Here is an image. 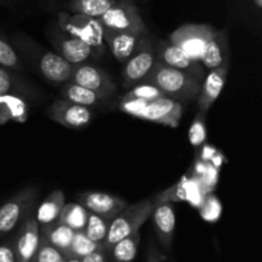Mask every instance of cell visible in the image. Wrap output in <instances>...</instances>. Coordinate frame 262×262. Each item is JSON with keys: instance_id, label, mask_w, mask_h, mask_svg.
<instances>
[{"instance_id": "1", "label": "cell", "mask_w": 262, "mask_h": 262, "mask_svg": "<svg viewBox=\"0 0 262 262\" xmlns=\"http://www.w3.org/2000/svg\"><path fill=\"white\" fill-rule=\"evenodd\" d=\"M142 82L156 87L165 96L177 101L197 99L202 83L194 77L178 69L164 66L156 60Z\"/></svg>"}, {"instance_id": "2", "label": "cell", "mask_w": 262, "mask_h": 262, "mask_svg": "<svg viewBox=\"0 0 262 262\" xmlns=\"http://www.w3.org/2000/svg\"><path fill=\"white\" fill-rule=\"evenodd\" d=\"M120 109L140 119L173 128L178 127L183 115L181 102L168 96L159 97L152 101H122Z\"/></svg>"}, {"instance_id": "3", "label": "cell", "mask_w": 262, "mask_h": 262, "mask_svg": "<svg viewBox=\"0 0 262 262\" xmlns=\"http://www.w3.org/2000/svg\"><path fill=\"white\" fill-rule=\"evenodd\" d=\"M152 210L154 202L151 200H142L136 204L128 205L110 222L107 235L102 243L104 250L109 252L115 243L122 241L123 238L129 237L133 233L140 232V228L151 216Z\"/></svg>"}, {"instance_id": "4", "label": "cell", "mask_w": 262, "mask_h": 262, "mask_svg": "<svg viewBox=\"0 0 262 262\" xmlns=\"http://www.w3.org/2000/svg\"><path fill=\"white\" fill-rule=\"evenodd\" d=\"M58 27L67 35L87 43L96 55L105 50L104 31L96 18L60 12L58 14Z\"/></svg>"}, {"instance_id": "5", "label": "cell", "mask_w": 262, "mask_h": 262, "mask_svg": "<svg viewBox=\"0 0 262 262\" xmlns=\"http://www.w3.org/2000/svg\"><path fill=\"white\" fill-rule=\"evenodd\" d=\"M104 30L145 35L150 32L132 0H115L113 7L99 18Z\"/></svg>"}, {"instance_id": "6", "label": "cell", "mask_w": 262, "mask_h": 262, "mask_svg": "<svg viewBox=\"0 0 262 262\" xmlns=\"http://www.w3.org/2000/svg\"><path fill=\"white\" fill-rule=\"evenodd\" d=\"M217 28L211 25L188 23L177 28L169 36V42L181 49L192 60L199 61L201 54L210 40L217 33Z\"/></svg>"}, {"instance_id": "7", "label": "cell", "mask_w": 262, "mask_h": 262, "mask_svg": "<svg viewBox=\"0 0 262 262\" xmlns=\"http://www.w3.org/2000/svg\"><path fill=\"white\" fill-rule=\"evenodd\" d=\"M36 199L37 189L35 187H28L0 206V238L13 232L28 215H31Z\"/></svg>"}, {"instance_id": "8", "label": "cell", "mask_w": 262, "mask_h": 262, "mask_svg": "<svg viewBox=\"0 0 262 262\" xmlns=\"http://www.w3.org/2000/svg\"><path fill=\"white\" fill-rule=\"evenodd\" d=\"M155 63V43L150 32L143 35L135 53L125 61L123 69V86L130 87L142 82Z\"/></svg>"}, {"instance_id": "9", "label": "cell", "mask_w": 262, "mask_h": 262, "mask_svg": "<svg viewBox=\"0 0 262 262\" xmlns=\"http://www.w3.org/2000/svg\"><path fill=\"white\" fill-rule=\"evenodd\" d=\"M155 60L166 67L184 72L199 81H204V67L199 61L192 60L181 49L169 42L168 40L158 41L155 45Z\"/></svg>"}, {"instance_id": "10", "label": "cell", "mask_w": 262, "mask_h": 262, "mask_svg": "<svg viewBox=\"0 0 262 262\" xmlns=\"http://www.w3.org/2000/svg\"><path fill=\"white\" fill-rule=\"evenodd\" d=\"M71 82L84 87L90 91L104 95L105 97H109L117 90L114 82L107 76L106 72L97 67L89 66V64L73 67Z\"/></svg>"}, {"instance_id": "11", "label": "cell", "mask_w": 262, "mask_h": 262, "mask_svg": "<svg viewBox=\"0 0 262 262\" xmlns=\"http://www.w3.org/2000/svg\"><path fill=\"white\" fill-rule=\"evenodd\" d=\"M79 204L89 212L112 222L128 206L127 201L105 192H84L79 196Z\"/></svg>"}, {"instance_id": "12", "label": "cell", "mask_w": 262, "mask_h": 262, "mask_svg": "<svg viewBox=\"0 0 262 262\" xmlns=\"http://www.w3.org/2000/svg\"><path fill=\"white\" fill-rule=\"evenodd\" d=\"M50 37L59 55L73 67L81 66L90 56L94 55V51L87 43L64 33L58 26L51 30Z\"/></svg>"}, {"instance_id": "13", "label": "cell", "mask_w": 262, "mask_h": 262, "mask_svg": "<svg viewBox=\"0 0 262 262\" xmlns=\"http://www.w3.org/2000/svg\"><path fill=\"white\" fill-rule=\"evenodd\" d=\"M12 242L17 255V262H31L40 245V225L35 216L28 215L23 220Z\"/></svg>"}, {"instance_id": "14", "label": "cell", "mask_w": 262, "mask_h": 262, "mask_svg": "<svg viewBox=\"0 0 262 262\" xmlns=\"http://www.w3.org/2000/svg\"><path fill=\"white\" fill-rule=\"evenodd\" d=\"M48 115L59 124L68 128H81L91 120V110L67 100H56L48 109Z\"/></svg>"}, {"instance_id": "15", "label": "cell", "mask_w": 262, "mask_h": 262, "mask_svg": "<svg viewBox=\"0 0 262 262\" xmlns=\"http://www.w3.org/2000/svg\"><path fill=\"white\" fill-rule=\"evenodd\" d=\"M38 68L41 74L53 83H66L71 81L73 66L53 51H38Z\"/></svg>"}, {"instance_id": "16", "label": "cell", "mask_w": 262, "mask_h": 262, "mask_svg": "<svg viewBox=\"0 0 262 262\" xmlns=\"http://www.w3.org/2000/svg\"><path fill=\"white\" fill-rule=\"evenodd\" d=\"M228 71H229V64L222 66L214 71H210L206 78L202 81L201 90H200V94L197 96L200 112L206 113L216 101V99L224 89L225 82H227Z\"/></svg>"}, {"instance_id": "17", "label": "cell", "mask_w": 262, "mask_h": 262, "mask_svg": "<svg viewBox=\"0 0 262 262\" xmlns=\"http://www.w3.org/2000/svg\"><path fill=\"white\" fill-rule=\"evenodd\" d=\"M200 64L210 71L229 64V45H228L227 32L224 30L217 31L214 38L209 41L206 48L202 51Z\"/></svg>"}, {"instance_id": "18", "label": "cell", "mask_w": 262, "mask_h": 262, "mask_svg": "<svg viewBox=\"0 0 262 262\" xmlns=\"http://www.w3.org/2000/svg\"><path fill=\"white\" fill-rule=\"evenodd\" d=\"M104 41L110 49L114 58L119 63H125L132 56L142 36L129 32H118V31L104 30ZM148 33V32H147ZM146 35V33H145Z\"/></svg>"}, {"instance_id": "19", "label": "cell", "mask_w": 262, "mask_h": 262, "mask_svg": "<svg viewBox=\"0 0 262 262\" xmlns=\"http://www.w3.org/2000/svg\"><path fill=\"white\" fill-rule=\"evenodd\" d=\"M151 215L154 216V225L160 243L165 250H170L176 230V215L173 206L168 202L156 204Z\"/></svg>"}, {"instance_id": "20", "label": "cell", "mask_w": 262, "mask_h": 262, "mask_svg": "<svg viewBox=\"0 0 262 262\" xmlns=\"http://www.w3.org/2000/svg\"><path fill=\"white\" fill-rule=\"evenodd\" d=\"M74 230L66 227L58 220L46 225H40V237L43 238L50 246L66 256L72 239H73Z\"/></svg>"}, {"instance_id": "21", "label": "cell", "mask_w": 262, "mask_h": 262, "mask_svg": "<svg viewBox=\"0 0 262 262\" xmlns=\"http://www.w3.org/2000/svg\"><path fill=\"white\" fill-rule=\"evenodd\" d=\"M28 117V106L22 99L13 95L0 96V124L10 122L23 123Z\"/></svg>"}, {"instance_id": "22", "label": "cell", "mask_w": 262, "mask_h": 262, "mask_svg": "<svg viewBox=\"0 0 262 262\" xmlns=\"http://www.w3.org/2000/svg\"><path fill=\"white\" fill-rule=\"evenodd\" d=\"M64 205H66V196H64L63 191L58 189V191H54L53 193L49 194L41 202L40 207L37 210V216H35L38 225H46L56 222L59 219V215H60Z\"/></svg>"}, {"instance_id": "23", "label": "cell", "mask_w": 262, "mask_h": 262, "mask_svg": "<svg viewBox=\"0 0 262 262\" xmlns=\"http://www.w3.org/2000/svg\"><path fill=\"white\" fill-rule=\"evenodd\" d=\"M114 3L115 0H68L67 12L99 19L113 7Z\"/></svg>"}, {"instance_id": "24", "label": "cell", "mask_w": 262, "mask_h": 262, "mask_svg": "<svg viewBox=\"0 0 262 262\" xmlns=\"http://www.w3.org/2000/svg\"><path fill=\"white\" fill-rule=\"evenodd\" d=\"M61 95H63L64 100H67V101H71L73 102V104L81 105V106L86 107L95 105L97 101H101V100L106 99L104 95L90 91V90L84 89V87L82 86H78V84L76 83H72V82H68V83L64 86Z\"/></svg>"}, {"instance_id": "25", "label": "cell", "mask_w": 262, "mask_h": 262, "mask_svg": "<svg viewBox=\"0 0 262 262\" xmlns=\"http://www.w3.org/2000/svg\"><path fill=\"white\" fill-rule=\"evenodd\" d=\"M87 217H89V211L81 204L72 202V204L64 205L63 210L59 215L58 222L66 227L71 228L74 232H79L86 227Z\"/></svg>"}, {"instance_id": "26", "label": "cell", "mask_w": 262, "mask_h": 262, "mask_svg": "<svg viewBox=\"0 0 262 262\" xmlns=\"http://www.w3.org/2000/svg\"><path fill=\"white\" fill-rule=\"evenodd\" d=\"M141 242L140 232L133 233L129 237L123 238L110 248V255L114 262H132L137 255L138 246Z\"/></svg>"}, {"instance_id": "27", "label": "cell", "mask_w": 262, "mask_h": 262, "mask_svg": "<svg viewBox=\"0 0 262 262\" xmlns=\"http://www.w3.org/2000/svg\"><path fill=\"white\" fill-rule=\"evenodd\" d=\"M102 250H104L102 245L92 242L91 239H89V238L86 237L83 230H79V232L74 233L71 246H69L68 251H67L66 253V257L82 260V258H84L86 256L92 255V253Z\"/></svg>"}, {"instance_id": "28", "label": "cell", "mask_w": 262, "mask_h": 262, "mask_svg": "<svg viewBox=\"0 0 262 262\" xmlns=\"http://www.w3.org/2000/svg\"><path fill=\"white\" fill-rule=\"evenodd\" d=\"M109 225V220L97 216V215L92 214V212H89V217H87V223L83 229V233L92 242L102 245L107 235Z\"/></svg>"}, {"instance_id": "29", "label": "cell", "mask_w": 262, "mask_h": 262, "mask_svg": "<svg viewBox=\"0 0 262 262\" xmlns=\"http://www.w3.org/2000/svg\"><path fill=\"white\" fill-rule=\"evenodd\" d=\"M165 95L151 84L142 83L136 86L135 89L129 90L124 96L122 97V101H152V100L163 97Z\"/></svg>"}, {"instance_id": "30", "label": "cell", "mask_w": 262, "mask_h": 262, "mask_svg": "<svg viewBox=\"0 0 262 262\" xmlns=\"http://www.w3.org/2000/svg\"><path fill=\"white\" fill-rule=\"evenodd\" d=\"M67 257L40 237V245L31 262H66Z\"/></svg>"}, {"instance_id": "31", "label": "cell", "mask_w": 262, "mask_h": 262, "mask_svg": "<svg viewBox=\"0 0 262 262\" xmlns=\"http://www.w3.org/2000/svg\"><path fill=\"white\" fill-rule=\"evenodd\" d=\"M0 67L5 69H15V71L22 69V63H20L15 50L2 36H0Z\"/></svg>"}, {"instance_id": "32", "label": "cell", "mask_w": 262, "mask_h": 262, "mask_svg": "<svg viewBox=\"0 0 262 262\" xmlns=\"http://www.w3.org/2000/svg\"><path fill=\"white\" fill-rule=\"evenodd\" d=\"M205 113H199L194 119L191 129H189V141L193 146H200L204 143L206 138V129H205Z\"/></svg>"}, {"instance_id": "33", "label": "cell", "mask_w": 262, "mask_h": 262, "mask_svg": "<svg viewBox=\"0 0 262 262\" xmlns=\"http://www.w3.org/2000/svg\"><path fill=\"white\" fill-rule=\"evenodd\" d=\"M0 262H17V255L12 241H7L0 245Z\"/></svg>"}, {"instance_id": "34", "label": "cell", "mask_w": 262, "mask_h": 262, "mask_svg": "<svg viewBox=\"0 0 262 262\" xmlns=\"http://www.w3.org/2000/svg\"><path fill=\"white\" fill-rule=\"evenodd\" d=\"M13 84H14V79L12 74L5 68L0 67V96L9 94L13 89Z\"/></svg>"}, {"instance_id": "35", "label": "cell", "mask_w": 262, "mask_h": 262, "mask_svg": "<svg viewBox=\"0 0 262 262\" xmlns=\"http://www.w3.org/2000/svg\"><path fill=\"white\" fill-rule=\"evenodd\" d=\"M82 262H109V260H107V252L104 250L97 251V252L82 258Z\"/></svg>"}, {"instance_id": "36", "label": "cell", "mask_w": 262, "mask_h": 262, "mask_svg": "<svg viewBox=\"0 0 262 262\" xmlns=\"http://www.w3.org/2000/svg\"><path fill=\"white\" fill-rule=\"evenodd\" d=\"M146 262H163L161 261V256L159 255V252L156 251L155 247H152L150 251H148L147 261Z\"/></svg>"}, {"instance_id": "37", "label": "cell", "mask_w": 262, "mask_h": 262, "mask_svg": "<svg viewBox=\"0 0 262 262\" xmlns=\"http://www.w3.org/2000/svg\"><path fill=\"white\" fill-rule=\"evenodd\" d=\"M66 262H82V260H78V258H67Z\"/></svg>"}, {"instance_id": "38", "label": "cell", "mask_w": 262, "mask_h": 262, "mask_svg": "<svg viewBox=\"0 0 262 262\" xmlns=\"http://www.w3.org/2000/svg\"><path fill=\"white\" fill-rule=\"evenodd\" d=\"M173 262H176V261H173Z\"/></svg>"}]
</instances>
